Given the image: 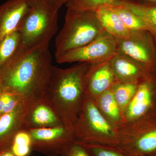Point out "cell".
I'll return each instance as SVG.
<instances>
[{
	"label": "cell",
	"mask_w": 156,
	"mask_h": 156,
	"mask_svg": "<svg viewBox=\"0 0 156 156\" xmlns=\"http://www.w3.org/2000/svg\"><path fill=\"white\" fill-rule=\"evenodd\" d=\"M104 30L115 38H125L130 35L131 31L123 23L121 18L111 9L103 6L95 11Z\"/></svg>",
	"instance_id": "2e32d148"
},
{
	"label": "cell",
	"mask_w": 156,
	"mask_h": 156,
	"mask_svg": "<svg viewBox=\"0 0 156 156\" xmlns=\"http://www.w3.org/2000/svg\"><path fill=\"white\" fill-rule=\"evenodd\" d=\"M21 46V35L17 30L7 36L0 43V68L16 54Z\"/></svg>",
	"instance_id": "ffe728a7"
},
{
	"label": "cell",
	"mask_w": 156,
	"mask_h": 156,
	"mask_svg": "<svg viewBox=\"0 0 156 156\" xmlns=\"http://www.w3.org/2000/svg\"><path fill=\"white\" fill-rule=\"evenodd\" d=\"M21 102V98L18 95L2 92L0 95V115L12 111Z\"/></svg>",
	"instance_id": "cb8c5ba5"
},
{
	"label": "cell",
	"mask_w": 156,
	"mask_h": 156,
	"mask_svg": "<svg viewBox=\"0 0 156 156\" xmlns=\"http://www.w3.org/2000/svg\"><path fill=\"white\" fill-rule=\"evenodd\" d=\"M104 31L94 11L67 8L64 25L56 37L55 58L86 46Z\"/></svg>",
	"instance_id": "3957f363"
},
{
	"label": "cell",
	"mask_w": 156,
	"mask_h": 156,
	"mask_svg": "<svg viewBox=\"0 0 156 156\" xmlns=\"http://www.w3.org/2000/svg\"></svg>",
	"instance_id": "d6a6232c"
},
{
	"label": "cell",
	"mask_w": 156,
	"mask_h": 156,
	"mask_svg": "<svg viewBox=\"0 0 156 156\" xmlns=\"http://www.w3.org/2000/svg\"><path fill=\"white\" fill-rule=\"evenodd\" d=\"M43 2L53 11L58 12L61 6L73 0H42Z\"/></svg>",
	"instance_id": "4316f807"
},
{
	"label": "cell",
	"mask_w": 156,
	"mask_h": 156,
	"mask_svg": "<svg viewBox=\"0 0 156 156\" xmlns=\"http://www.w3.org/2000/svg\"><path fill=\"white\" fill-rule=\"evenodd\" d=\"M92 65L81 62L65 69L52 67L44 100L68 128H73L80 112L86 96L87 76Z\"/></svg>",
	"instance_id": "7a4b0ae2"
},
{
	"label": "cell",
	"mask_w": 156,
	"mask_h": 156,
	"mask_svg": "<svg viewBox=\"0 0 156 156\" xmlns=\"http://www.w3.org/2000/svg\"><path fill=\"white\" fill-rule=\"evenodd\" d=\"M1 116V115H0V116Z\"/></svg>",
	"instance_id": "836d02e7"
},
{
	"label": "cell",
	"mask_w": 156,
	"mask_h": 156,
	"mask_svg": "<svg viewBox=\"0 0 156 156\" xmlns=\"http://www.w3.org/2000/svg\"><path fill=\"white\" fill-rule=\"evenodd\" d=\"M93 101L101 113L114 128L117 129L123 125L124 117L110 89Z\"/></svg>",
	"instance_id": "e0dca14e"
},
{
	"label": "cell",
	"mask_w": 156,
	"mask_h": 156,
	"mask_svg": "<svg viewBox=\"0 0 156 156\" xmlns=\"http://www.w3.org/2000/svg\"><path fill=\"white\" fill-rule=\"evenodd\" d=\"M73 129L76 142L117 149V129L101 113L94 101L87 95Z\"/></svg>",
	"instance_id": "277c9868"
},
{
	"label": "cell",
	"mask_w": 156,
	"mask_h": 156,
	"mask_svg": "<svg viewBox=\"0 0 156 156\" xmlns=\"http://www.w3.org/2000/svg\"><path fill=\"white\" fill-rule=\"evenodd\" d=\"M117 149L128 156L156 154V115L123 123L117 129Z\"/></svg>",
	"instance_id": "8992f818"
},
{
	"label": "cell",
	"mask_w": 156,
	"mask_h": 156,
	"mask_svg": "<svg viewBox=\"0 0 156 156\" xmlns=\"http://www.w3.org/2000/svg\"><path fill=\"white\" fill-rule=\"evenodd\" d=\"M153 156H156V154L154 155Z\"/></svg>",
	"instance_id": "1f68e13d"
},
{
	"label": "cell",
	"mask_w": 156,
	"mask_h": 156,
	"mask_svg": "<svg viewBox=\"0 0 156 156\" xmlns=\"http://www.w3.org/2000/svg\"><path fill=\"white\" fill-rule=\"evenodd\" d=\"M115 4L125 7L142 20L153 37L156 47V6L148 7L122 1Z\"/></svg>",
	"instance_id": "ac0fdd59"
},
{
	"label": "cell",
	"mask_w": 156,
	"mask_h": 156,
	"mask_svg": "<svg viewBox=\"0 0 156 156\" xmlns=\"http://www.w3.org/2000/svg\"><path fill=\"white\" fill-rule=\"evenodd\" d=\"M28 131L31 137L32 150L48 156L60 155L75 141L73 128L63 125Z\"/></svg>",
	"instance_id": "30bf717a"
},
{
	"label": "cell",
	"mask_w": 156,
	"mask_h": 156,
	"mask_svg": "<svg viewBox=\"0 0 156 156\" xmlns=\"http://www.w3.org/2000/svg\"><path fill=\"white\" fill-rule=\"evenodd\" d=\"M0 156H16L11 150V146L0 151Z\"/></svg>",
	"instance_id": "f1b7e54d"
},
{
	"label": "cell",
	"mask_w": 156,
	"mask_h": 156,
	"mask_svg": "<svg viewBox=\"0 0 156 156\" xmlns=\"http://www.w3.org/2000/svg\"><path fill=\"white\" fill-rule=\"evenodd\" d=\"M139 83L117 81L111 88L115 100L123 115L134 97Z\"/></svg>",
	"instance_id": "d6986e66"
},
{
	"label": "cell",
	"mask_w": 156,
	"mask_h": 156,
	"mask_svg": "<svg viewBox=\"0 0 156 156\" xmlns=\"http://www.w3.org/2000/svg\"><path fill=\"white\" fill-rule=\"evenodd\" d=\"M110 63L117 81L139 82L148 73L153 71L117 53L110 59Z\"/></svg>",
	"instance_id": "9a60e30c"
},
{
	"label": "cell",
	"mask_w": 156,
	"mask_h": 156,
	"mask_svg": "<svg viewBox=\"0 0 156 156\" xmlns=\"http://www.w3.org/2000/svg\"><path fill=\"white\" fill-rule=\"evenodd\" d=\"M61 156H91L82 144L73 142L60 155Z\"/></svg>",
	"instance_id": "484cf974"
},
{
	"label": "cell",
	"mask_w": 156,
	"mask_h": 156,
	"mask_svg": "<svg viewBox=\"0 0 156 156\" xmlns=\"http://www.w3.org/2000/svg\"><path fill=\"white\" fill-rule=\"evenodd\" d=\"M117 53L137 62L151 71H156V47L147 30L131 31L125 38L116 39Z\"/></svg>",
	"instance_id": "52a82bcc"
},
{
	"label": "cell",
	"mask_w": 156,
	"mask_h": 156,
	"mask_svg": "<svg viewBox=\"0 0 156 156\" xmlns=\"http://www.w3.org/2000/svg\"><path fill=\"white\" fill-rule=\"evenodd\" d=\"M52 60L49 45L28 48L20 46L0 68L2 91L18 95L29 106L44 100L53 66Z\"/></svg>",
	"instance_id": "6da1fadb"
},
{
	"label": "cell",
	"mask_w": 156,
	"mask_h": 156,
	"mask_svg": "<svg viewBox=\"0 0 156 156\" xmlns=\"http://www.w3.org/2000/svg\"><path fill=\"white\" fill-rule=\"evenodd\" d=\"M105 6L115 12L129 30H148L147 27L142 20L125 7L117 4Z\"/></svg>",
	"instance_id": "44dd1931"
},
{
	"label": "cell",
	"mask_w": 156,
	"mask_h": 156,
	"mask_svg": "<svg viewBox=\"0 0 156 156\" xmlns=\"http://www.w3.org/2000/svg\"><path fill=\"white\" fill-rule=\"evenodd\" d=\"M156 115V71L141 79L134 97L123 115L124 122Z\"/></svg>",
	"instance_id": "9c48e42d"
},
{
	"label": "cell",
	"mask_w": 156,
	"mask_h": 156,
	"mask_svg": "<svg viewBox=\"0 0 156 156\" xmlns=\"http://www.w3.org/2000/svg\"><path fill=\"white\" fill-rule=\"evenodd\" d=\"M2 88H1V86H0V95H1V93H2Z\"/></svg>",
	"instance_id": "4dcf8cb0"
},
{
	"label": "cell",
	"mask_w": 156,
	"mask_h": 156,
	"mask_svg": "<svg viewBox=\"0 0 156 156\" xmlns=\"http://www.w3.org/2000/svg\"><path fill=\"white\" fill-rule=\"evenodd\" d=\"M62 125L56 112L46 101H36L29 107L25 120L27 130L52 128Z\"/></svg>",
	"instance_id": "5bb4252c"
},
{
	"label": "cell",
	"mask_w": 156,
	"mask_h": 156,
	"mask_svg": "<svg viewBox=\"0 0 156 156\" xmlns=\"http://www.w3.org/2000/svg\"><path fill=\"white\" fill-rule=\"evenodd\" d=\"M83 144L91 156H128L115 148L96 144Z\"/></svg>",
	"instance_id": "d4e9b609"
},
{
	"label": "cell",
	"mask_w": 156,
	"mask_h": 156,
	"mask_svg": "<svg viewBox=\"0 0 156 156\" xmlns=\"http://www.w3.org/2000/svg\"><path fill=\"white\" fill-rule=\"evenodd\" d=\"M29 107L21 102L12 111L0 116V151L11 146L17 133L26 129L25 120Z\"/></svg>",
	"instance_id": "4fadbf2b"
},
{
	"label": "cell",
	"mask_w": 156,
	"mask_h": 156,
	"mask_svg": "<svg viewBox=\"0 0 156 156\" xmlns=\"http://www.w3.org/2000/svg\"><path fill=\"white\" fill-rule=\"evenodd\" d=\"M137 0H121L122 2H127L135 3Z\"/></svg>",
	"instance_id": "f546056e"
},
{
	"label": "cell",
	"mask_w": 156,
	"mask_h": 156,
	"mask_svg": "<svg viewBox=\"0 0 156 156\" xmlns=\"http://www.w3.org/2000/svg\"><path fill=\"white\" fill-rule=\"evenodd\" d=\"M58 12L53 11L42 0H31L30 7L18 30L21 47L31 48L49 45L58 29Z\"/></svg>",
	"instance_id": "5b68a950"
},
{
	"label": "cell",
	"mask_w": 156,
	"mask_h": 156,
	"mask_svg": "<svg viewBox=\"0 0 156 156\" xmlns=\"http://www.w3.org/2000/svg\"><path fill=\"white\" fill-rule=\"evenodd\" d=\"M135 3L143 6L148 7L156 6V0H137Z\"/></svg>",
	"instance_id": "83f0119b"
},
{
	"label": "cell",
	"mask_w": 156,
	"mask_h": 156,
	"mask_svg": "<svg viewBox=\"0 0 156 156\" xmlns=\"http://www.w3.org/2000/svg\"><path fill=\"white\" fill-rule=\"evenodd\" d=\"M121 0H73L66 4L67 8L81 10L94 11L98 8L106 5H112Z\"/></svg>",
	"instance_id": "603a6c76"
},
{
	"label": "cell",
	"mask_w": 156,
	"mask_h": 156,
	"mask_svg": "<svg viewBox=\"0 0 156 156\" xmlns=\"http://www.w3.org/2000/svg\"><path fill=\"white\" fill-rule=\"evenodd\" d=\"M117 53L115 38L104 31L91 43L56 59L58 63L73 62L98 64L110 60Z\"/></svg>",
	"instance_id": "ba28073f"
},
{
	"label": "cell",
	"mask_w": 156,
	"mask_h": 156,
	"mask_svg": "<svg viewBox=\"0 0 156 156\" xmlns=\"http://www.w3.org/2000/svg\"><path fill=\"white\" fill-rule=\"evenodd\" d=\"M116 81L110 60L92 64L87 76L86 95L95 100L110 90Z\"/></svg>",
	"instance_id": "7c38bea8"
},
{
	"label": "cell",
	"mask_w": 156,
	"mask_h": 156,
	"mask_svg": "<svg viewBox=\"0 0 156 156\" xmlns=\"http://www.w3.org/2000/svg\"><path fill=\"white\" fill-rule=\"evenodd\" d=\"M31 0H9L0 6V43L19 30L30 7Z\"/></svg>",
	"instance_id": "8fae6325"
},
{
	"label": "cell",
	"mask_w": 156,
	"mask_h": 156,
	"mask_svg": "<svg viewBox=\"0 0 156 156\" xmlns=\"http://www.w3.org/2000/svg\"><path fill=\"white\" fill-rule=\"evenodd\" d=\"M16 156H28L32 149V139L28 130L23 129L17 133L11 146Z\"/></svg>",
	"instance_id": "7402d4cb"
}]
</instances>
